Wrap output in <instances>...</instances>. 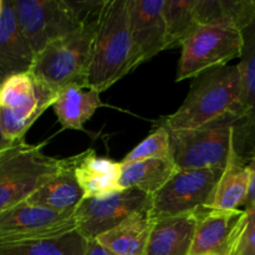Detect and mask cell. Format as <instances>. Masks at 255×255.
<instances>
[{"mask_svg":"<svg viewBox=\"0 0 255 255\" xmlns=\"http://www.w3.org/2000/svg\"><path fill=\"white\" fill-rule=\"evenodd\" d=\"M193 79L181 107L157 124L168 131H179L197 128L228 114L239 119L242 77L238 65L212 67Z\"/></svg>","mask_w":255,"mask_h":255,"instance_id":"6da1fadb","label":"cell"},{"mask_svg":"<svg viewBox=\"0 0 255 255\" xmlns=\"http://www.w3.org/2000/svg\"><path fill=\"white\" fill-rule=\"evenodd\" d=\"M137 67L127 0H105L92 42L87 86L101 94Z\"/></svg>","mask_w":255,"mask_h":255,"instance_id":"7a4b0ae2","label":"cell"},{"mask_svg":"<svg viewBox=\"0 0 255 255\" xmlns=\"http://www.w3.org/2000/svg\"><path fill=\"white\" fill-rule=\"evenodd\" d=\"M105 0H12L17 24L35 55L99 16Z\"/></svg>","mask_w":255,"mask_h":255,"instance_id":"3957f363","label":"cell"},{"mask_svg":"<svg viewBox=\"0 0 255 255\" xmlns=\"http://www.w3.org/2000/svg\"><path fill=\"white\" fill-rule=\"evenodd\" d=\"M99 16L71 34L49 42L35 56L31 72L55 94L66 86H87L91 49Z\"/></svg>","mask_w":255,"mask_h":255,"instance_id":"277c9868","label":"cell"},{"mask_svg":"<svg viewBox=\"0 0 255 255\" xmlns=\"http://www.w3.org/2000/svg\"><path fill=\"white\" fill-rule=\"evenodd\" d=\"M238 117L224 115L193 129L169 131L171 157L177 169H222L234 144Z\"/></svg>","mask_w":255,"mask_h":255,"instance_id":"5b68a950","label":"cell"},{"mask_svg":"<svg viewBox=\"0 0 255 255\" xmlns=\"http://www.w3.org/2000/svg\"><path fill=\"white\" fill-rule=\"evenodd\" d=\"M46 143L21 141L0 151V212L25 201L59 171L61 159L44 153Z\"/></svg>","mask_w":255,"mask_h":255,"instance_id":"8992f818","label":"cell"},{"mask_svg":"<svg viewBox=\"0 0 255 255\" xmlns=\"http://www.w3.org/2000/svg\"><path fill=\"white\" fill-rule=\"evenodd\" d=\"M56 94L31 72L15 75L0 85V127L11 143L25 141L36 120L51 107Z\"/></svg>","mask_w":255,"mask_h":255,"instance_id":"52a82bcc","label":"cell"},{"mask_svg":"<svg viewBox=\"0 0 255 255\" xmlns=\"http://www.w3.org/2000/svg\"><path fill=\"white\" fill-rule=\"evenodd\" d=\"M222 169H177L161 189L152 194V221L199 214L211 208Z\"/></svg>","mask_w":255,"mask_h":255,"instance_id":"ba28073f","label":"cell"},{"mask_svg":"<svg viewBox=\"0 0 255 255\" xmlns=\"http://www.w3.org/2000/svg\"><path fill=\"white\" fill-rule=\"evenodd\" d=\"M176 81L193 79L201 72L224 66L239 59L242 50L241 30L228 25H202L182 45Z\"/></svg>","mask_w":255,"mask_h":255,"instance_id":"9c48e42d","label":"cell"},{"mask_svg":"<svg viewBox=\"0 0 255 255\" xmlns=\"http://www.w3.org/2000/svg\"><path fill=\"white\" fill-rule=\"evenodd\" d=\"M151 204L152 196L136 188L121 189L100 198H84L75 209V231L86 241L96 239L131 217L148 213Z\"/></svg>","mask_w":255,"mask_h":255,"instance_id":"30bf717a","label":"cell"},{"mask_svg":"<svg viewBox=\"0 0 255 255\" xmlns=\"http://www.w3.org/2000/svg\"><path fill=\"white\" fill-rule=\"evenodd\" d=\"M75 229V212L59 213L26 201L0 212V243L45 241Z\"/></svg>","mask_w":255,"mask_h":255,"instance_id":"8fae6325","label":"cell"},{"mask_svg":"<svg viewBox=\"0 0 255 255\" xmlns=\"http://www.w3.org/2000/svg\"><path fill=\"white\" fill-rule=\"evenodd\" d=\"M241 35L242 50L237 65L242 77V99L241 115L234 126V147L248 159L255 141V12Z\"/></svg>","mask_w":255,"mask_h":255,"instance_id":"7c38bea8","label":"cell"},{"mask_svg":"<svg viewBox=\"0 0 255 255\" xmlns=\"http://www.w3.org/2000/svg\"><path fill=\"white\" fill-rule=\"evenodd\" d=\"M163 5L164 0H127L129 35L138 66L166 50Z\"/></svg>","mask_w":255,"mask_h":255,"instance_id":"4fadbf2b","label":"cell"},{"mask_svg":"<svg viewBox=\"0 0 255 255\" xmlns=\"http://www.w3.org/2000/svg\"><path fill=\"white\" fill-rule=\"evenodd\" d=\"M29 41L22 34L12 0H1L0 7V85L15 75L31 70L35 60Z\"/></svg>","mask_w":255,"mask_h":255,"instance_id":"5bb4252c","label":"cell"},{"mask_svg":"<svg viewBox=\"0 0 255 255\" xmlns=\"http://www.w3.org/2000/svg\"><path fill=\"white\" fill-rule=\"evenodd\" d=\"M243 209L214 211L198 214L189 255H229L237 223Z\"/></svg>","mask_w":255,"mask_h":255,"instance_id":"9a60e30c","label":"cell"},{"mask_svg":"<svg viewBox=\"0 0 255 255\" xmlns=\"http://www.w3.org/2000/svg\"><path fill=\"white\" fill-rule=\"evenodd\" d=\"M76 156L61 158V167L25 201L50 211L67 213L75 212L84 199V192L75 177Z\"/></svg>","mask_w":255,"mask_h":255,"instance_id":"2e32d148","label":"cell"},{"mask_svg":"<svg viewBox=\"0 0 255 255\" xmlns=\"http://www.w3.org/2000/svg\"><path fill=\"white\" fill-rule=\"evenodd\" d=\"M120 174V162L97 156L92 148L76 154L75 177L84 192V198H100L121 191Z\"/></svg>","mask_w":255,"mask_h":255,"instance_id":"e0dca14e","label":"cell"},{"mask_svg":"<svg viewBox=\"0 0 255 255\" xmlns=\"http://www.w3.org/2000/svg\"><path fill=\"white\" fill-rule=\"evenodd\" d=\"M198 214L153 221L144 255H189Z\"/></svg>","mask_w":255,"mask_h":255,"instance_id":"ac0fdd59","label":"cell"},{"mask_svg":"<svg viewBox=\"0 0 255 255\" xmlns=\"http://www.w3.org/2000/svg\"><path fill=\"white\" fill-rule=\"evenodd\" d=\"M104 106L100 94L90 87L71 85L56 94L51 109L64 129H84L85 124Z\"/></svg>","mask_w":255,"mask_h":255,"instance_id":"d6986e66","label":"cell"},{"mask_svg":"<svg viewBox=\"0 0 255 255\" xmlns=\"http://www.w3.org/2000/svg\"><path fill=\"white\" fill-rule=\"evenodd\" d=\"M248 159L232 147L228 161L216 186L211 208L214 211H237L244 206L249 189Z\"/></svg>","mask_w":255,"mask_h":255,"instance_id":"ffe728a7","label":"cell"},{"mask_svg":"<svg viewBox=\"0 0 255 255\" xmlns=\"http://www.w3.org/2000/svg\"><path fill=\"white\" fill-rule=\"evenodd\" d=\"M152 226L148 213L137 214L99 236L96 241L116 255H144Z\"/></svg>","mask_w":255,"mask_h":255,"instance_id":"44dd1931","label":"cell"},{"mask_svg":"<svg viewBox=\"0 0 255 255\" xmlns=\"http://www.w3.org/2000/svg\"><path fill=\"white\" fill-rule=\"evenodd\" d=\"M176 171L172 157L121 164L119 186L121 189L136 188L152 196L167 183Z\"/></svg>","mask_w":255,"mask_h":255,"instance_id":"7402d4cb","label":"cell"},{"mask_svg":"<svg viewBox=\"0 0 255 255\" xmlns=\"http://www.w3.org/2000/svg\"><path fill=\"white\" fill-rule=\"evenodd\" d=\"M255 12V0H197L201 25H228L242 30Z\"/></svg>","mask_w":255,"mask_h":255,"instance_id":"603a6c76","label":"cell"},{"mask_svg":"<svg viewBox=\"0 0 255 255\" xmlns=\"http://www.w3.org/2000/svg\"><path fill=\"white\" fill-rule=\"evenodd\" d=\"M166 50L182 46L199 26L197 0H164Z\"/></svg>","mask_w":255,"mask_h":255,"instance_id":"cb8c5ba5","label":"cell"},{"mask_svg":"<svg viewBox=\"0 0 255 255\" xmlns=\"http://www.w3.org/2000/svg\"><path fill=\"white\" fill-rule=\"evenodd\" d=\"M87 241L76 231L45 241L0 243V255H84Z\"/></svg>","mask_w":255,"mask_h":255,"instance_id":"d4e9b609","label":"cell"},{"mask_svg":"<svg viewBox=\"0 0 255 255\" xmlns=\"http://www.w3.org/2000/svg\"><path fill=\"white\" fill-rule=\"evenodd\" d=\"M166 157H171L169 131L166 127L157 125L156 128L133 149H131L120 163L128 164L144 159L166 158Z\"/></svg>","mask_w":255,"mask_h":255,"instance_id":"484cf974","label":"cell"},{"mask_svg":"<svg viewBox=\"0 0 255 255\" xmlns=\"http://www.w3.org/2000/svg\"><path fill=\"white\" fill-rule=\"evenodd\" d=\"M229 255H255V212H244L237 223Z\"/></svg>","mask_w":255,"mask_h":255,"instance_id":"4316f807","label":"cell"},{"mask_svg":"<svg viewBox=\"0 0 255 255\" xmlns=\"http://www.w3.org/2000/svg\"><path fill=\"white\" fill-rule=\"evenodd\" d=\"M247 166H248L249 169V189L246 203L243 206V211L248 212V213H253V212H255V141L253 147H252Z\"/></svg>","mask_w":255,"mask_h":255,"instance_id":"83f0119b","label":"cell"},{"mask_svg":"<svg viewBox=\"0 0 255 255\" xmlns=\"http://www.w3.org/2000/svg\"><path fill=\"white\" fill-rule=\"evenodd\" d=\"M84 255H116L105 248L102 244H100L96 239H89L86 243V249H85Z\"/></svg>","mask_w":255,"mask_h":255,"instance_id":"f1b7e54d","label":"cell"},{"mask_svg":"<svg viewBox=\"0 0 255 255\" xmlns=\"http://www.w3.org/2000/svg\"><path fill=\"white\" fill-rule=\"evenodd\" d=\"M12 144H15V143H11V142H9L6 138H5L4 134H2V132H1V127H0V151L7 148V147L12 146Z\"/></svg>","mask_w":255,"mask_h":255,"instance_id":"f546056e","label":"cell"},{"mask_svg":"<svg viewBox=\"0 0 255 255\" xmlns=\"http://www.w3.org/2000/svg\"><path fill=\"white\" fill-rule=\"evenodd\" d=\"M204 255H216V254H204Z\"/></svg>","mask_w":255,"mask_h":255,"instance_id":"4dcf8cb0","label":"cell"},{"mask_svg":"<svg viewBox=\"0 0 255 255\" xmlns=\"http://www.w3.org/2000/svg\"><path fill=\"white\" fill-rule=\"evenodd\" d=\"M0 7H1V0H0Z\"/></svg>","mask_w":255,"mask_h":255,"instance_id":"1f68e13d","label":"cell"}]
</instances>
